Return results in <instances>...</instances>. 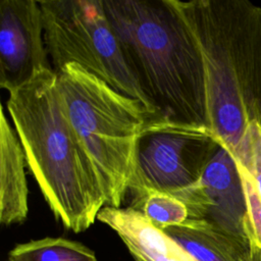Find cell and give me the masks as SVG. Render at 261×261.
<instances>
[{"mask_svg": "<svg viewBox=\"0 0 261 261\" xmlns=\"http://www.w3.org/2000/svg\"><path fill=\"white\" fill-rule=\"evenodd\" d=\"M103 6L152 110L170 121L209 128L201 52L174 1L103 0Z\"/></svg>", "mask_w": 261, "mask_h": 261, "instance_id": "cell-1", "label": "cell"}, {"mask_svg": "<svg viewBox=\"0 0 261 261\" xmlns=\"http://www.w3.org/2000/svg\"><path fill=\"white\" fill-rule=\"evenodd\" d=\"M7 110L27 164L55 218L88 229L106 206L94 169L66 114L52 67L8 93Z\"/></svg>", "mask_w": 261, "mask_h": 261, "instance_id": "cell-2", "label": "cell"}, {"mask_svg": "<svg viewBox=\"0 0 261 261\" xmlns=\"http://www.w3.org/2000/svg\"><path fill=\"white\" fill-rule=\"evenodd\" d=\"M201 52L209 128L231 154L261 124V7L245 0H173Z\"/></svg>", "mask_w": 261, "mask_h": 261, "instance_id": "cell-3", "label": "cell"}, {"mask_svg": "<svg viewBox=\"0 0 261 261\" xmlns=\"http://www.w3.org/2000/svg\"><path fill=\"white\" fill-rule=\"evenodd\" d=\"M56 73L66 114L94 166L106 206L121 207L135 178L140 138L159 114L79 64L68 63Z\"/></svg>", "mask_w": 261, "mask_h": 261, "instance_id": "cell-4", "label": "cell"}, {"mask_svg": "<svg viewBox=\"0 0 261 261\" xmlns=\"http://www.w3.org/2000/svg\"><path fill=\"white\" fill-rule=\"evenodd\" d=\"M39 2L45 44L55 72L68 63L79 64L154 112L128 68L103 0Z\"/></svg>", "mask_w": 261, "mask_h": 261, "instance_id": "cell-5", "label": "cell"}, {"mask_svg": "<svg viewBox=\"0 0 261 261\" xmlns=\"http://www.w3.org/2000/svg\"><path fill=\"white\" fill-rule=\"evenodd\" d=\"M220 143L207 127L155 116L140 138L128 193L153 189L177 199L201 178Z\"/></svg>", "mask_w": 261, "mask_h": 261, "instance_id": "cell-6", "label": "cell"}, {"mask_svg": "<svg viewBox=\"0 0 261 261\" xmlns=\"http://www.w3.org/2000/svg\"><path fill=\"white\" fill-rule=\"evenodd\" d=\"M179 200L187 206L190 220L204 222L222 233L250 243L241 175L233 155L221 144L200 180Z\"/></svg>", "mask_w": 261, "mask_h": 261, "instance_id": "cell-7", "label": "cell"}, {"mask_svg": "<svg viewBox=\"0 0 261 261\" xmlns=\"http://www.w3.org/2000/svg\"><path fill=\"white\" fill-rule=\"evenodd\" d=\"M51 67L44 39L40 2L0 3V86L8 93L27 84L39 70ZM53 68V67H52Z\"/></svg>", "mask_w": 261, "mask_h": 261, "instance_id": "cell-8", "label": "cell"}, {"mask_svg": "<svg viewBox=\"0 0 261 261\" xmlns=\"http://www.w3.org/2000/svg\"><path fill=\"white\" fill-rule=\"evenodd\" d=\"M97 220L119 237L136 261H197L166 232L129 206H105Z\"/></svg>", "mask_w": 261, "mask_h": 261, "instance_id": "cell-9", "label": "cell"}, {"mask_svg": "<svg viewBox=\"0 0 261 261\" xmlns=\"http://www.w3.org/2000/svg\"><path fill=\"white\" fill-rule=\"evenodd\" d=\"M27 159L15 133L1 108L0 120V222L21 223L29 212Z\"/></svg>", "mask_w": 261, "mask_h": 261, "instance_id": "cell-10", "label": "cell"}, {"mask_svg": "<svg viewBox=\"0 0 261 261\" xmlns=\"http://www.w3.org/2000/svg\"><path fill=\"white\" fill-rule=\"evenodd\" d=\"M197 261H261L250 243L222 233L201 221L162 229Z\"/></svg>", "mask_w": 261, "mask_h": 261, "instance_id": "cell-11", "label": "cell"}, {"mask_svg": "<svg viewBox=\"0 0 261 261\" xmlns=\"http://www.w3.org/2000/svg\"><path fill=\"white\" fill-rule=\"evenodd\" d=\"M247 204L246 229L253 249L261 254V124L252 122L233 152Z\"/></svg>", "mask_w": 261, "mask_h": 261, "instance_id": "cell-12", "label": "cell"}, {"mask_svg": "<svg viewBox=\"0 0 261 261\" xmlns=\"http://www.w3.org/2000/svg\"><path fill=\"white\" fill-rule=\"evenodd\" d=\"M8 261H98L85 245L64 238H43L16 245Z\"/></svg>", "mask_w": 261, "mask_h": 261, "instance_id": "cell-13", "label": "cell"}, {"mask_svg": "<svg viewBox=\"0 0 261 261\" xmlns=\"http://www.w3.org/2000/svg\"><path fill=\"white\" fill-rule=\"evenodd\" d=\"M130 195L129 207L141 212L160 229L181 225L189 219V211L185 203L170 194L153 189H142Z\"/></svg>", "mask_w": 261, "mask_h": 261, "instance_id": "cell-14", "label": "cell"}]
</instances>
